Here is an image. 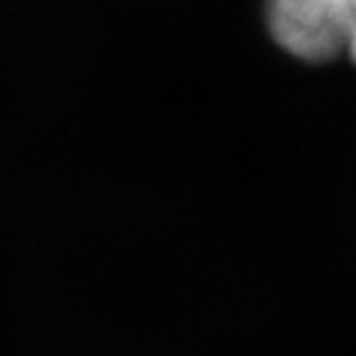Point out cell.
I'll return each instance as SVG.
<instances>
[{
  "instance_id": "cell-1",
  "label": "cell",
  "mask_w": 356,
  "mask_h": 356,
  "mask_svg": "<svg viewBox=\"0 0 356 356\" xmlns=\"http://www.w3.org/2000/svg\"><path fill=\"white\" fill-rule=\"evenodd\" d=\"M267 28L297 60L356 62V0H267Z\"/></svg>"
}]
</instances>
